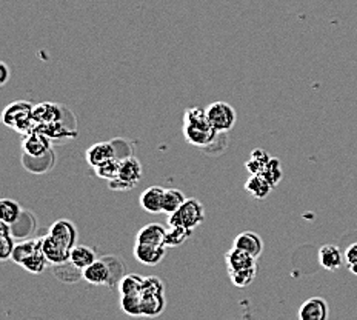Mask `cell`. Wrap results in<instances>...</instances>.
Returning <instances> with one entry per match:
<instances>
[{
	"label": "cell",
	"instance_id": "5b68a950",
	"mask_svg": "<svg viewBox=\"0 0 357 320\" xmlns=\"http://www.w3.org/2000/svg\"><path fill=\"white\" fill-rule=\"evenodd\" d=\"M22 149L27 158L39 159L51 151V137L42 133L40 130H34L33 133L23 136Z\"/></svg>",
	"mask_w": 357,
	"mask_h": 320
},
{
	"label": "cell",
	"instance_id": "8992f818",
	"mask_svg": "<svg viewBox=\"0 0 357 320\" xmlns=\"http://www.w3.org/2000/svg\"><path fill=\"white\" fill-rule=\"evenodd\" d=\"M40 247L43 254L47 256L49 265H65V263L70 262L71 248H68L66 245L59 242L49 233L40 237Z\"/></svg>",
	"mask_w": 357,
	"mask_h": 320
},
{
	"label": "cell",
	"instance_id": "ffe728a7",
	"mask_svg": "<svg viewBox=\"0 0 357 320\" xmlns=\"http://www.w3.org/2000/svg\"><path fill=\"white\" fill-rule=\"evenodd\" d=\"M164 294H142V316L158 317L165 310Z\"/></svg>",
	"mask_w": 357,
	"mask_h": 320
},
{
	"label": "cell",
	"instance_id": "1f68e13d",
	"mask_svg": "<svg viewBox=\"0 0 357 320\" xmlns=\"http://www.w3.org/2000/svg\"><path fill=\"white\" fill-rule=\"evenodd\" d=\"M119 168H121V160L114 158V159L102 163V165L96 167L94 169H96V174L100 179L111 180L119 175Z\"/></svg>",
	"mask_w": 357,
	"mask_h": 320
},
{
	"label": "cell",
	"instance_id": "f35d334b",
	"mask_svg": "<svg viewBox=\"0 0 357 320\" xmlns=\"http://www.w3.org/2000/svg\"><path fill=\"white\" fill-rule=\"evenodd\" d=\"M348 269H349V273L354 274V275H357V262L349 263V265H348Z\"/></svg>",
	"mask_w": 357,
	"mask_h": 320
},
{
	"label": "cell",
	"instance_id": "f546056e",
	"mask_svg": "<svg viewBox=\"0 0 357 320\" xmlns=\"http://www.w3.org/2000/svg\"><path fill=\"white\" fill-rule=\"evenodd\" d=\"M256 271L258 268H243V269H234V271H228L230 279L233 282V285L237 288H247L253 284V280L256 279Z\"/></svg>",
	"mask_w": 357,
	"mask_h": 320
},
{
	"label": "cell",
	"instance_id": "d590c367",
	"mask_svg": "<svg viewBox=\"0 0 357 320\" xmlns=\"http://www.w3.org/2000/svg\"><path fill=\"white\" fill-rule=\"evenodd\" d=\"M108 186H110V190H112V191H130L134 188L133 185H130L128 182L122 180L121 177H114V179L108 180Z\"/></svg>",
	"mask_w": 357,
	"mask_h": 320
},
{
	"label": "cell",
	"instance_id": "30bf717a",
	"mask_svg": "<svg viewBox=\"0 0 357 320\" xmlns=\"http://www.w3.org/2000/svg\"><path fill=\"white\" fill-rule=\"evenodd\" d=\"M164 188L158 185L149 186L140 194V206L149 214H159V212H164Z\"/></svg>",
	"mask_w": 357,
	"mask_h": 320
},
{
	"label": "cell",
	"instance_id": "74e56055",
	"mask_svg": "<svg viewBox=\"0 0 357 320\" xmlns=\"http://www.w3.org/2000/svg\"><path fill=\"white\" fill-rule=\"evenodd\" d=\"M0 73H2V77H0V85H5L10 79V70H8V65H6L5 62H0Z\"/></svg>",
	"mask_w": 357,
	"mask_h": 320
},
{
	"label": "cell",
	"instance_id": "8d00e7d4",
	"mask_svg": "<svg viewBox=\"0 0 357 320\" xmlns=\"http://www.w3.org/2000/svg\"><path fill=\"white\" fill-rule=\"evenodd\" d=\"M345 262L348 263V265L349 263L357 262V243L349 245L348 249L345 251Z\"/></svg>",
	"mask_w": 357,
	"mask_h": 320
},
{
	"label": "cell",
	"instance_id": "83f0119b",
	"mask_svg": "<svg viewBox=\"0 0 357 320\" xmlns=\"http://www.w3.org/2000/svg\"><path fill=\"white\" fill-rule=\"evenodd\" d=\"M143 280H145V278H142L139 274H125L119 280V293H121V296H123V294L140 293Z\"/></svg>",
	"mask_w": 357,
	"mask_h": 320
},
{
	"label": "cell",
	"instance_id": "603a6c76",
	"mask_svg": "<svg viewBox=\"0 0 357 320\" xmlns=\"http://www.w3.org/2000/svg\"><path fill=\"white\" fill-rule=\"evenodd\" d=\"M40 248V239H33V241H25L21 243H16L14 251H12V256H11V260L17 263V265H22L25 259H28V257Z\"/></svg>",
	"mask_w": 357,
	"mask_h": 320
},
{
	"label": "cell",
	"instance_id": "4dcf8cb0",
	"mask_svg": "<svg viewBox=\"0 0 357 320\" xmlns=\"http://www.w3.org/2000/svg\"><path fill=\"white\" fill-rule=\"evenodd\" d=\"M185 194L176 188H170V190H165V197H164V212L167 214H171V212L177 211L182 205L185 204Z\"/></svg>",
	"mask_w": 357,
	"mask_h": 320
},
{
	"label": "cell",
	"instance_id": "7c38bea8",
	"mask_svg": "<svg viewBox=\"0 0 357 320\" xmlns=\"http://www.w3.org/2000/svg\"><path fill=\"white\" fill-rule=\"evenodd\" d=\"M49 234L56 237L59 242L66 245L68 248L76 247L77 241V230L74 227V223L70 221H65V219H60V221H56L51 228H49Z\"/></svg>",
	"mask_w": 357,
	"mask_h": 320
},
{
	"label": "cell",
	"instance_id": "9a60e30c",
	"mask_svg": "<svg viewBox=\"0 0 357 320\" xmlns=\"http://www.w3.org/2000/svg\"><path fill=\"white\" fill-rule=\"evenodd\" d=\"M33 116L36 119L37 125L56 123L62 121V108L58 103L43 102L39 105H34Z\"/></svg>",
	"mask_w": 357,
	"mask_h": 320
},
{
	"label": "cell",
	"instance_id": "9c48e42d",
	"mask_svg": "<svg viewBox=\"0 0 357 320\" xmlns=\"http://www.w3.org/2000/svg\"><path fill=\"white\" fill-rule=\"evenodd\" d=\"M330 316L328 304L322 297H311L305 300L299 308L300 320H327Z\"/></svg>",
	"mask_w": 357,
	"mask_h": 320
},
{
	"label": "cell",
	"instance_id": "836d02e7",
	"mask_svg": "<svg viewBox=\"0 0 357 320\" xmlns=\"http://www.w3.org/2000/svg\"><path fill=\"white\" fill-rule=\"evenodd\" d=\"M140 294H164V284L156 275H149L143 280V286Z\"/></svg>",
	"mask_w": 357,
	"mask_h": 320
},
{
	"label": "cell",
	"instance_id": "8fae6325",
	"mask_svg": "<svg viewBox=\"0 0 357 320\" xmlns=\"http://www.w3.org/2000/svg\"><path fill=\"white\" fill-rule=\"evenodd\" d=\"M85 158L86 162H88L93 168H96L105 162L114 159L116 149L110 142H99V143H94V145H91L88 149H86Z\"/></svg>",
	"mask_w": 357,
	"mask_h": 320
},
{
	"label": "cell",
	"instance_id": "e575fe53",
	"mask_svg": "<svg viewBox=\"0 0 357 320\" xmlns=\"http://www.w3.org/2000/svg\"><path fill=\"white\" fill-rule=\"evenodd\" d=\"M14 239L11 234L0 236V260H11L12 251H14Z\"/></svg>",
	"mask_w": 357,
	"mask_h": 320
},
{
	"label": "cell",
	"instance_id": "f1b7e54d",
	"mask_svg": "<svg viewBox=\"0 0 357 320\" xmlns=\"http://www.w3.org/2000/svg\"><path fill=\"white\" fill-rule=\"evenodd\" d=\"M269 159L271 158H269V154L265 151V149L258 148L254 149L251 156H249V159L245 162V168L248 169L249 174H260L264 171V168L269 162Z\"/></svg>",
	"mask_w": 357,
	"mask_h": 320
},
{
	"label": "cell",
	"instance_id": "44dd1931",
	"mask_svg": "<svg viewBox=\"0 0 357 320\" xmlns=\"http://www.w3.org/2000/svg\"><path fill=\"white\" fill-rule=\"evenodd\" d=\"M245 190L254 199H267L269 193H271L273 186L260 174H251V177L245 182Z\"/></svg>",
	"mask_w": 357,
	"mask_h": 320
},
{
	"label": "cell",
	"instance_id": "cb8c5ba5",
	"mask_svg": "<svg viewBox=\"0 0 357 320\" xmlns=\"http://www.w3.org/2000/svg\"><path fill=\"white\" fill-rule=\"evenodd\" d=\"M48 265H49V262L47 259V256L43 254L42 247H40L39 249L34 251V253L31 254L28 259H25L21 267H23L31 274H42L43 271H45Z\"/></svg>",
	"mask_w": 357,
	"mask_h": 320
},
{
	"label": "cell",
	"instance_id": "7a4b0ae2",
	"mask_svg": "<svg viewBox=\"0 0 357 320\" xmlns=\"http://www.w3.org/2000/svg\"><path fill=\"white\" fill-rule=\"evenodd\" d=\"M34 105L25 100H17V102L8 105L2 114V121L8 128L17 131L19 134L27 136L37 128V122L33 116Z\"/></svg>",
	"mask_w": 357,
	"mask_h": 320
},
{
	"label": "cell",
	"instance_id": "3957f363",
	"mask_svg": "<svg viewBox=\"0 0 357 320\" xmlns=\"http://www.w3.org/2000/svg\"><path fill=\"white\" fill-rule=\"evenodd\" d=\"M168 223L170 227H185L194 230L205 221L204 205L196 199H186L185 204L177 211L168 214Z\"/></svg>",
	"mask_w": 357,
	"mask_h": 320
},
{
	"label": "cell",
	"instance_id": "2e32d148",
	"mask_svg": "<svg viewBox=\"0 0 357 320\" xmlns=\"http://www.w3.org/2000/svg\"><path fill=\"white\" fill-rule=\"evenodd\" d=\"M319 263L327 271H337L343 265V254L334 245H323L319 249Z\"/></svg>",
	"mask_w": 357,
	"mask_h": 320
},
{
	"label": "cell",
	"instance_id": "d4e9b609",
	"mask_svg": "<svg viewBox=\"0 0 357 320\" xmlns=\"http://www.w3.org/2000/svg\"><path fill=\"white\" fill-rule=\"evenodd\" d=\"M121 308L125 315L139 317L142 316V294L133 293V294H123L121 296Z\"/></svg>",
	"mask_w": 357,
	"mask_h": 320
},
{
	"label": "cell",
	"instance_id": "4316f807",
	"mask_svg": "<svg viewBox=\"0 0 357 320\" xmlns=\"http://www.w3.org/2000/svg\"><path fill=\"white\" fill-rule=\"evenodd\" d=\"M262 177H264L269 185L273 188L278 186L280 184L282 177H284V171H282V163L278 158H271L269 162L265 165L264 171L260 173Z\"/></svg>",
	"mask_w": 357,
	"mask_h": 320
},
{
	"label": "cell",
	"instance_id": "e0dca14e",
	"mask_svg": "<svg viewBox=\"0 0 357 320\" xmlns=\"http://www.w3.org/2000/svg\"><path fill=\"white\" fill-rule=\"evenodd\" d=\"M167 230L160 223H149L140 228L136 233L137 243H149V245H165Z\"/></svg>",
	"mask_w": 357,
	"mask_h": 320
},
{
	"label": "cell",
	"instance_id": "ac0fdd59",
	"mask_svg": "<svg viewBox=\"0 0 357 320\" xmlns=\"http://www.w3.org/2000/svg\"><path fill=\"white\" fill-rule=\"evenodd\" d=\"M97 260L96 251L93 248L86 247V245H76V247L71 248V254H70V263L74 267L82 271L86 267H90L93 262Z\"/></svg>",
	"mask_w": 357,
	"mask_h": 320
},
{
	"label": "cell",
	"instance_id": "ba28073f",
	"mask_svg": "<svg viewBox=\"0 0 357 320\" xmlns=\"http://www.w3.org/2000/svg\"><path fill=\"white\" fill-rule=\"evenodd\" d=\"M82 279L91 285H111V267L108 260H96L82 269Z\"/></svg>",
	"mask_w": 357,
	"mask_h": 320
},
{
	"label": "cell",
	"instance_id": "7402d4cb",
	"mask_svg": "<svg viewBox=\"0 0 357 320\" xmlns=\"http://www.w3.org/2000/svg\"><path fill=\"white\" fill-rule=\"evenodd\" d=\"M22 216V206L16 200L2 199L0 200V221H3L10 225H14L19 217Z\"/></svg>",
	"mask_w": 357,
	"mask_h": 320
},
{
	"label": "cell",
	"instance_id": "5bb4252c",
	"mask_svg": "<svg viewBox=\"0 0 357 320\" xmlns=\"http://www.w3.org/2000/svg\"><path fill=\"white\" fill-rule=\"evenodd\" d=\"M225 263H227L228 271H234V269H243V268H251L258 267V259L254 256L248 254L247 251L241 248L231 247V249L225 256Z\"/></svg>",
	"mask_w": 357,
	"mask_h": 320
},
{
	"label": "cell",
	"instance_id": "6da1fadb",
	"mask_svg": "<svg viewBox=\"0 0 357 320\" xmlns=\"http://www.w3.org/2000/svg\"><path fill=\"white\" fill-rule=\"evenodd\" d=\"M184 136L194 147H208L216 140L217 131L206 117L205 108L194 106L184 112Z\"/></svg>",
	"mask_w": 357,
	"mask_h": 320
},
{
	"label": "cell",
	"instance_id": "d6a6232c",
	"mask_svg": "<svg viewBox=\"0 0 357 320\" xmlns=\"http://www.w3.org/2000/svg\"><path fill=\"white\" fill-rule=\"evenodd\" d=\"M36 130H40L42 133H45L47 136L51 137V139H62L64 136H70V137L74 136L71 131H68L64 125H62V121L49 125H37Z\"/></svg>",
	"mask_w": 357,
	"mask_h": 320
},
{
	"label": "cell",
	"instance_id": "52a82bcc",
	"mask_svg": "<svg viewBox=\"0 0 357 320\" xmlns=\"http://www.w3.org/2000/svg\"><path fill=\"white\" fill-rule=\"evenodd\" d=\"M167 254L165 245H149V243H137L134 245V257L142 265L156 267L164 260Z\"/></svg>",
	"mask_w": 357,
	"mask_h": 320
},
{
	"label": "cell",
	"instance_id": "484cf974",
	"mask_svg": "<svg viewBox=\"0 0 357 320\" xmlns=\"http://www.w3.org/2000/svg\"><path fill=\"white\" fill-rule=\"evenodd\" d=\"M193 234V230L185 228V227H170L167 230L165 234V247L167 248H176L180 247L182 243H185L190 239Z\"/></svg>",
	"mask_w": 357,
	"mask_h": 320
},
{
	"label": "cell",
	"instance_id": "d6986e66",
	"mask_svg": "<svg viewBox=\"0 0 357 320\" xmlns=\"http://www.w3.org/2000/svg\"><path fill=\"white\" fill-rule=\"evenodd\" d=\"M122 180L128 182L130 185L136 186L137 182L142 179V165L136 158H127L121 160V168H119V175Z\"/></svg>",
	"mask_w": 357,
	"mask_h": 320
},
{
	"label": "cell",
	"instance_id": "277c9868",
	"mask_svg": "<svg viewBox=\"0 0 357 320\" xmlns=\"http://www.w3.org/2000/svg\"><path fill=\"white\" fill-rule=\"evenodd\" d=\"M206 117H208L210 123L216 128L217 133H227V131L233 130L236 125V111L233 106L222 100L211 103L206 106Z\"/></svg>",
	"mask_w": 357,
	"mask_h": 320
},
{
	"label": "cell",
	"instance_id": "4fadbf2b",
	"mask_svg": "<svg viewBox=\"0 0 357 320\" xmlns=\"http://www.w3.org/2000/svg\"><path fill=\"white\" fill-rule=\"evenodd\" d=\"M233 247L247 251L248 254H251L256 257V259H259L262 251H264V241H262V237L259 234L253 233V231H243V233L236 236Z\"/></svg>",
	"mask_w": 357,
	"mask_h": 320
}]
</instances>
